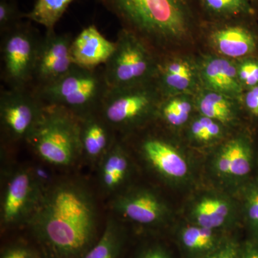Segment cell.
Listing matches in <instances>:
<instances>
[{
	"instance_id": "1",
	"label": "cell",
	"mask_w": 258,
	"mask_h": 258,
	"mask_svg": "<svg viewBox=\"0 0 258 258\" xmlns=\"http://www.w3.org/2000/svg\"><path fill=\"white\" fill-rule=\"evenodd\" d=\"M27 225L49 258H83L99 237L96 201L79 181H60L45 189Z\"/></svg>"
},
{
	"instance_id": "2",
	"label": "cell",
	"mask_w": 258,
	"mask_h": 258,
	"mask_svg": "<svg viewBox=\"0 0 258 258\" xmlns=\"http://www.w3.org/2000/svg\"><path fill=\"white\" fill-rule=\"evenodd\" d=\"M144 42L181 38L189 31L186 0H103Z\"/></svg>"
},
{
	"instance_id": "3",
	"label": "cell",
	"mask_w": 258,
	"mask_h": 258,
	"mask_svg": "<svg viewBox=\"0 0 258 258\" xmlns=\"http://www.w3.org/2000/svg\"><path fill=\"white\" fill-rule=\"evenodd\" d=\"M27 143L50 165H74L83 155L81 118L60 107L45 104L41 118Z\"/></svg>"
},
{
	"instance_id": "4",
	"label": "cell",
	"mask_w": 258,
	"mask_h": 258,
	"mask_svg": "<svg viewBox=\"0 0 258 258\" xmlns=\"http://www.w3.org/2000/svg\"><path fill=\"white\" fill-rule=\"evenodd\" d=\"M109 88L103 66L88 69L75 64L63 77L36 92L45 105L83 118L100 111Z\"/></svg>"
},
{
	"instance_id": "5",
	"label": "cell",
	"mask_w": 258,
	"mask_h": 258,
	"mask_svg": "<svg viewBox=\"0 0 258 258\" xmlns=\"http://www.w3.org/2000/svg\"><path fill=\"white\" fill-rule=\"evenodd\" d=\"M115 42V51L103 66L110 88L149 83L157 69L147 44L125 28L118 32Z\"/></svg>"
},
{
	"instance_id": "6",
	"label": "cell",
	"mask_w": 258,
	"mask_h": 258,
	"mask_svg": "<svg viewBox=\"0 0 258 258\" xmlns=\"http://www.w3.org/2000/svg\"><path fill=\"white\" fill-rule=\"evenodd\" d=\"M1 36L2 81L10 88L32 87L42 36L23 23Z\"/></svg>"
},
{
	"instance_id": "7",
	"label": "cell",
	"mask_w": 258,
	"mask_h": 258,
	"mask_svg": "<svg viewBox=\"0 0 258 258\" xmlns=\"http://www.w3.org/2000/svg\"><path fill=\"white\" fill-rule=\"evenodd\" d=\"M45 103L32 87L3 88L0 95V122L5 140L28 142L41 118Z\"/></svg>"
},
{
	"instance_id": "8",
	"label": "cell",
	"mask_w": 258,
	"mask_h": 258,
	"mask_svg": "<svg viewBox=\"0 0 258 258\" xmlns=\"http://www.w3.org/2000/svg\"><path fill=\"white\" fill-rule=\"evenodd\" d=\"M148 84L109 88L99 112L113 132L137 126L152 114L156 96Z\"/></svg>"
},
{
	"instance_id": "9",
	"label": "cell",
	"mask_w": 258,
	"mask_h": 258,
	"mask_svg": "<svg viewBox=\"0 0 258 258\" xmlns=\"http://www.w3.org/2000/svg\"><path fill=\"white\" fill-rule=\"evenodd\" d=\"M45 191L38 176L32 169L21 168L13 171L5 182L2 198L3 227L28 225Z\"/></svg>"
},
{
	"instance_id": "10",
	"label": "cell",
	"mask_w": 258,
	"mask_h": 258,
	"mask_svg": "<svg viewBox=\"0 0 258 258\" xmlns=\"http://www.w3.org/2000/svg\"><path fill=\"white\" fill-rule=\"evenodd\" d=\"M112 208L128 221L149 228L164 227L171 220V210L165 200L147 188L122 191L112 202Z\"/></svg>"
},
{
	"instance_id": "11",
	"label": "cell",
	"mask_w": 258,
	"mask_h": 258,
	"mask_svg": "<svg viewBox=\"0 0 258 258\" xmlns=\"http://www.w3.org/2000/svg\"><path fill=\"white\" fill-rule=\"evenodd\" d=\"M73 40L67 34L46 31L42 36L34 70L32 88L35 91L56 82L75 66L71 57Z\"/></svg>"
},
{
	"instance_id": "12",
	"label": "cell",
	"mask_w": 258,
	"mask_h": 258,
	"mask_svg": "<svg viewBox=\"0 0 258 258\" xmlns=\"http://www.w3.org/2000/svg\"><path fill=\"white\" fill-rule=\"evenodd\" d=\"M254 157L250 140L238 136L224 144L210 161V169L217 179L240 186L250 179Z\"/></svg>"
},
{
	"instance_id": "13",
	"label": "cell",
	"mask_w": 258,
	"mask_h": 258,
	"mask_svg": "<svg viewBox=\"0 0 258 258\" xmlns=\"http://www.w3.org/2000/svg\"><path fill=\"white\" fill-rule=\"evenodd\" d=\"M241 217L239 200L225 193L209 191L200 195L189 210V223L211 230L230 232Z\"/></svg>"
},
{
	"instance_id": "14",
	"label": "cell",
	"mask_w": 258,
	"mask_h": 258,
	"mask_svg": "<svg viewBox=\"0 0 258 258\" xmlns=\"http://www.w3.org/2000/svg\"><path fill=\"white\" fill-rule=\"evenodd\" d=\"M141 149L144 160L163 179L174 184L189 179L191 169L187 159L170 144L159 139H147Z\"/></svg>"
},
{
	"instance_id": "15",
	"label": "cell",
	"mask_w": 258,
	"mask_h": 258,
	"mask_svg": "<svg viewBox=\"0 0 258 258\" xmlns=\"http://www.w3.org/2000/svg\"><path fill=\"white\" fill-rule=\"evenodd\" d=\"M115 49V42L106 39L95 25L83 29L71 44L73 62L84 69L104 66Z\"/></svg>"
},
{
	"instance_id": "16",
	"label": "cell",
	"mask_w": 258,
	"mask_h": 258,
	"mask_svg": "<svg viewBox=\"0 0 258 258\" xmlns=\"http://www.w3.org/2000/svg\"><path fill=\"white\" fill-rule=\"evenodd\" d=\"M230 235V232L188 223L177 229L175 240L184 258H205Z\"/></svg>"
},
{
	"instance_id": "17",
	"label": "cell",
	"mask_w": 258,
	"mask_h": 258,
	"mask_svg": "<svg viewBox=\"0 0 258 258\" xmlns=\"http://www.w3.org/2000/svg\"><path fill=\"white\" fill-rule=\"evenodd\" d=\"M211 38L220 53L233 58L252 57L258 49L257 35L244 25L222 27L212 32Z\"/></svg>"
},
{
	"instance_id": "18",
	"label": "cell",
	"mask_w": 258,
	"mask_h": 258,
	"mask_svg": "<svg viewBox=\"0 0 258 258\" xmlns=\"http://www.w3.org/2000/svg\"><path fill=\"white\" fill-rule=\"evenodd\" d=\"M113 131L99 111L81 118L83 155L89 160L101 161L114 141Z\"/></svg>"
},
{
	"instance_id": "19",
	"label": "cell",
	"mask_w": 258,
	"mask_h": 258,
	"mask_svg": "<svg viewBox=\"0 0 258 258\" xmlns=\"http://www.w3.org/2000/svg\"><path fill=\"white\" fill-rule=\"evenodd\" d=\"M132 164L124 148L114 139L101 159L99 180L102 189L108 193L118 191L130 176Z\"/></svg>"
},
{
	"instance_id": "20",
	"label": "cell",
	"mask_w": 258,
	"mask_h": 258,
	"mask_svg": "<svg viewBox=\"0 0 258 258\" xmlns=\"http://www.w3.org/2000/svg\"><path fill=\"white\" fill-rule=\"evenodd\" d=\"M202 76L205 85L214 92L230 98L240 96L243 91L237 66L227 59H208L203 64Z\"/></svg>"
},
{
	"instance_id": "21",
	"label": "cell",
	"mask_w": 258,
	"mask_h": 258,
	"mask_svg": "<svg viewBox=\"0 0 258 258\" xmlns=\"http://www.w3.org/2000/svg\"><path fill=\"white\" fill-rule=\"evenodd\" d=\"M125 244V231L112 217L107 221L101 236L83 258H122Z\"/></svg>"
},
{
	"instance_id": "22",
	"label": "cell",
	"mask_w": 258,
	"mask_h": 258,
	"mask_svg": "<svg viewBox=\"0 0 258 258\" xmlns=\"http://www.w3.org/2000/svg\"><path fill=\"white\" fill-rule=\"evenodd\" d=\"M241 217L247 238L258 242V177L249 179L238 189Z\"/></svg>"
},
{
	"instance_id": "23",
	"label": "cell",
	"mask_w": 258,
	"mask_h": 258,
	"mask_svg": "<svg viewBox=\"0 0 258 258\" xmlns=\"http://www.w3.org/2000/svg\"><path fill=\"white\" fill-rule=\"evenodd\" d=\"M198 107L202 115L228 124L236 118L235 109L229 97L221 93H205L198 98Z\"/></svg>"
},
{
	"instance_id": "24",
	"label": "cell",
	"mask_w": 258,
	"mask_h": 258,
	"mask_svg": "<svg viewBox=\"0 0 258 258\" xmlns=\"http://www.w3.org/2000/svg\"><path fill=\"white\" fill-rule=\"evenodd\" d=\"M74 0H37L30 13L23 15L28 19L45 27L46 31L55 30L57 22Z\"/></svg>"
},
{
	"instance_id": "25",
	"label": "cell",
	"mask_w": 258,
	"mask_h": 258,
	"mask_svg": "<svg viewBox=\"0 0 258 258\" xmlns=\"http://www.w3.org/2000/svg\"><path fill=\"white\" fill-rule=\"evenodd\" d=\"M209 13L222 18L254 17L257 10L249 0H200Z\"/></svg>"
},
{
	"instance_id": "26",
	"label": "cell",
	"mask_w": 258,
	"mask_h": 258,
	"mask_svg": "<svg viewBox=\"0 0 258 258\" xmlns=\"http://www.w3.org/2000/svg\"><path fill=\"white\" fill-rule=\"evenodd\" d=\"M160 76L162 84L173 91H186L193 83L192 69L186 61H171L161 68Z\"/></svg>"
},
{
	"instance_id": "27",
	"label": "cell",
	"mask_w": 258,
	"mask_h": 258,
	"mask_svg": "<svg viewBox=\"0 0 258 258\" xmlns=\"http://www.w3.org/2000/svg\"><path fill=\"white\" fill-rule=\"evenodd\" d=\"M190 134L197 142L210 143L222 138L223 128L220 122L202 115L191 123Z\"/></svg>"
},
{
	"instance_id": "28",
	"label": "cell",
	"mask_w": 258,
	"mask_h": 258,
	"mask_svg": "<svg viewBox=\"0 0 258 258\" xmlns=\"http://www.w3.org/2000/svg\"><path fill=\"white\" fill-rule=\"evenodd\" d=\"M0 258H49L39 247L36 249L23 242L7 245L2 250Z\"/></svg>"
},
{
	"instance_id": "29",
	"label": "cell",
	"mask_w": 258,
	"mask_h": 258,
	"mask_svg": "<svg viewBox=\"0 0 258 258\" xmlns=\"http://www.w3.org/2000/svg\"><path fill=\"white\" fill-rule=\"evenodd\" d=\"M239 80L243 88L258 86V58L247 57L237 66Z\"/></svg>"
},
{
	"instance_id": "30",
	"label": "cell",
	"mask_w": 258,
	"mask_h": 258,
	"mask_svg": "<svg viewBox=\"0 0 258 258\" xmlns=\"http://www.w3.org/2000/svg\"><path fill=\"white\" fill-rule=\"evenodd\" d=\"M22 18L18 9L13 3L8 0H1L0 3V30L2 34L9 31L19 24V19Z\"/></svg>"
},
{
	"instance_id": "31",
	"label": "cell",
	"mask_w": 258,
	"mask_h": 258,
	"mask_svg": "<svg viewBox=\"0 0 258 258\" xmlns=\"http://www.w3.org/2000/svg\"><path fill=\"white\" fill-rule=\"evenodd\" d=\"M134 258H174L171 249L158 241L149 242L139 247Z\"/></svg>"
},
{
	"instance_id": "32",
	"label": "cell",
	"mask_w": 258,
	"mask_h": 258,
	"mask_svg": "<svg viewBox=\"0 0 258 258\" xmlns=\"http://www.w3.org/2000/svg\"><path fill=\"white\" fill-rule=\"evenodd\" d=\"M241 242L232 235L205 258H239Z\"/></svg>"
},
{
	"instance_id": "33",
	"label": "cell",
	"mask_w": 258,
	"mask_h": 258,
	"mask_svg": "<svg viewBox=\"0 0 258 258\" xmlns=\"http://www.w3.org/2000/svg\"><path fill=\"white\" fill-rule=\"evenodd\" d=\"M166 104L179 115L184 123L189 119L191 111V106L189 101L181 98H174L168 101Z\"/></svg>"
},
{
	"instance_id": "34",
	"label": "cell",
	"mask_w": 258,
	"mask_h": 258,
	"mask_svg": "<svg viewBox=\"0 0 258 258\" xmlns=\"http://www.w3.org/2000/svg\"><path fill=\"white\" fill-rule=\"evenodd\" d=\"M244 103L249 114L258 118V86L247 89L244 96Z\"/></svg>"
},
{
	"instance_id": "35",
	"label": "cell",
	"mask_w": 258,
	"mask_h": 258,
	"mask_svg": "<svg viewBox=\"0 0 258 258\" xmlns=\"http://www.w3.org/2000/svg\"><path fill=\"white\" fill-rule=\"evenodd\" d=\"M239 258H258L257 241L247 238L241 242Z\"/></svg>"
},
{
	"instance_id": "36",
	"label": "cell",
	"mask_w": 258,
	"mask_h": 258,
	"mask_svg": "<svg viewBox=\"0 0 258 258\" xmlns=\"http://www.w3.org/2000/svg\"><path fill=\"white\" fill-rule=\"evenodd\" d=\"M249 1L252 3V4L254 5V8H256V9H258V0H249Z\"/></svg>"
}]
</instances>
